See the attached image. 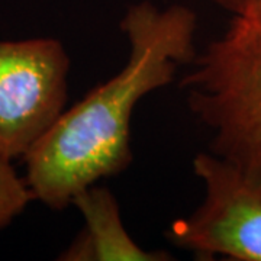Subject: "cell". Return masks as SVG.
I'll use <instances>...</instances> for the list:
<instances>
[{
  "instance_id": "6da1fadb",
  "label": "cell",
  "mask_w": 261,
  "mask_h": 261,
  "mask_svg": "<svg viewBox=\"0 0 261 261\" xmlns=\"http://www.w3.org/2000/svg\"><path fill=\"white\" fill-rule=\"evenodd\" d=\"M121 31L129 44L126 64L65 108L23 157L34 199L53 211H63L79 192L129 167L135 106L173 83L197 53V15L187 6L160 9L148 0L132 5Z\"/></svg>"
},
{
  "instance_id": "7a4b0ae2",
  "label": "cell",
  "mask_w": 261,
  "mask_h": 261,
  "mask_svg": "<svg viewBox=\"0 0 261 261\" xmlns=\"http://www.w3.org/2000/svg\"><path fill=\"white\" fill-rule=\"evenodd\" d=\"M224 29L196 53L180 80L211 152L261 189V0H211Z\"/></svg>"
},
{
  "instance_id": "3957f363",
  "label": "cell",
  "mask_w": 261,
  "mask_h": 261,
  "mask_svg": "<svg viewBox=\"0 0 261 261\" xmlns=\"http://www.w3.org/2000/svg\"><path fill=\"white\" fill-rule=\"evenodd\" d=\"M70 57L56 38L0 41V155L23 159L67 108Z\"/></svg>"
},
{
  "instance_id": "277c9868",
  "label": "cell",
  "mask_w": 261,
  "mask_h": 261,
  "mask_svg": "<svg viewBox=\"0 0 261 261\" xmlns=\"http://www.w3.org/2000/svg\"><path fill=\"white\" fill-rule=\"evenodd\" d=\"M192 166L205 199L193 214L171 222L168 241L199 260L261 261L260 187L211 151L196 154Z\"/></svg>"
},
{
  "instance_id": "5b68a950",
  "label": "cell",
  "mask_w": 261,
  "mask_h": 261,
  "mask_svg": "<svg viewBox=\"0 0 261 261\" xmlns=\"http://www.w3.org/2000/svg\"><path fill=\"white\" fill-rule=\"evenodd\" d=\"M71 205L83 215L84 228L60 254L64 261H168L167 251H147L125 229L121 209L109 189L92 185L74 196Z\"/></svg>"
},
{
  "instance_id": "8992f818",
  "label": "cell",
  "mask_w": 261,
  "mask_h": 261,
  "mask_svg": "<svg viewBox=\"0 0 261 261\" xmlns=\"http://www.w3.org/2000/svg\"><path fill=\"white\" fill-rule=\"evenodd\" d=\"M31 200L34 196L27 180L16 173L12 160L0 155V231L12 224Z\"/></svg>"
}]
</instances>
